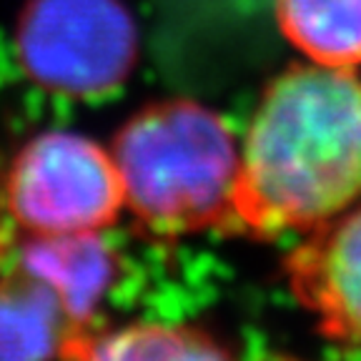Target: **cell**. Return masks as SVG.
<instances>
[{
	"instance_id": "5",
	"label": "cell",
	"mask_w": 361,
	"mask_h": 361,
	"mask_svg": "<svg viewBox=\"0 0 361 361\" xmlns=\"http://www.w3.org/2000/svg\"><path fill=\"white\" fill-rule=\"evenodd\" d=\"M283 276L324 338L361 349V198L304 233L283 259Z\"/></svg>"
},
{
	"instance_id": "3",
	"label": "cell",
	"mask_w": 361,
	"mask_h": 361,
	"mask_svg": "<svg viewBox=\"0 0 361 361\" xmlns=\"http://www.w3.org/2000/svg\"><path fill=\"white\" fill-rule=\"evenodd\" d=\"M23 73L71 98L116 90L138 61V30L121 0H28L18 18Z\"/></svg>"
},
{
	"instance_id": "8",
	"label": "cell",
	"mask_w": 361,
	"mask_h": 361,
	"mask_svg": "<svg viewBox=\"0 0 361 361\" xmlns=\"http://www.w3.org/2000/svg\"><path fill=\"white\" fill-rule=\"evenodd\" d=\"M63 361H236L228 346L193 324L133 322L85 331Z\"/></svg>"
},
{
	"instance_id": "2",
	"label": "cell",
	"mask_w": 361,
	"mask_h": 361,
	"mask_svg": "<svg viewBox=\"0 0 361 361\" xmlns=\"http://www.w3.org/2000/svg\"><path fill=\"white\" fill-rule=\"evenodd\" d=\"M126 209L148 236L233 233L241 148L219 113L186 98L151 103L113 138Z\"/></svg>"
},
{
	"instance_id": "9",
	"label": "cell",
	"mask_w": 361,
	"mask_h": 361,
	"mask_svg": "<svg viewBox=\"0 0 361 361\" xmlns=\"http://www.w3.org/2000/svg\"><path fill=\"white\" fill-rule=\"evenodd\" d=\"M276 20L306 61L361 68V0H276Z\"/></svg>"
},
{
	"instance_id": "6",
	"label": "cell",
	"mask_w": 361,
	"mask_h": 361,
	"mask_svg": "<svg viewBox=\"0 0 361 361\" xmlns=\"http://www.w3.org/2000/svg\"><path fill=\"white\" fill-rule=\"evenodd\" d=\"M16 266L58 293L80 326L90 329L96 309L118 279L121 259L101 231L66 236H28Z\"/></svg>"
},
{
	"instance_id": "1",
	"label": "cell",
	"mask_w": 361,
	"mask_h": 361,
	"mask_svg": "<svg viewBox=\"0 0 361 361\" xmlns=\"http://www.w3.org/2000/svg\"><path fill=\"white\" fill-rule=\"evenodd\" d=\"M359 198V68H286L264 88L243 135L233 233L304 236Z\"/></svg>"
},
{
	"instance_id": "7",
	"label": "cell",
	"mask_w": 361,
	"mask_h": 361,
	"mask_svg": "<svg viewBox=\"0 0 361 361\" xmlns=\"http://www.w3.org/2000/svg\"><path fill=\"white\" fill-rule=\"evenodd\" d=\"M85 331L48 283L16 264L0 276V361H63Z\"/></svg>"
},
{
	"instance_id": "4",
	"label": "cell",
	"mask_w": 361,
	"mask_h": 361,
	"mask_svg": "<svg viewBox=\"0 0 361 361\" xmlns=\"http://www.w3.org/2000/svg\"><path fill=\"white\" fill-rule=\"evenodd\" d=\"M6 206L28 236L106 231L126 209L111 148L71 130H48L18 151L6 176Z\"/></svg>"
}]
</instances>
